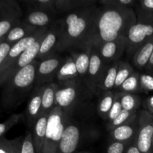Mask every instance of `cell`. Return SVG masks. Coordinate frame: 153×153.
Listing matches in <instances>:
<instances>
[{
  "label": "cell",
  "mask_w": 153,
  "mask_h": 153,
  "mask_svg": "<svg viewBox=\"0 0 153 153\" xmlns=\"http://www.w3.org/2000/svg\"><path fill=\"white\" fill-rule=\"evenodd\" d=\"M100 11V8L93 5L69 13L64 17L60 22L61 35L58 52L91 46Z\"/></svg>",
  "instance_id": "6da1fadb"
},
{
  "label": "cell",
  "mask_w": 153,
  "mask_h": 153,
  "mask_svg": "<svg viewBox=\"0 0 153 153\" xmlns=\"http://www.w3.org/2000/svg\"><path fill=\"white\" fill-rule=\"evenodd\" d=\"M136 22L137 15L131 7H104L99 13L92 44L99 47L105 43L126 38Z\"/></svg>",
  "instance_id": "7a4b0ae2"
},
{
  "label": "cell",
  "mask_w": 153,
  "mask_h": 153,
  "mask_svg": "<svg viewBox=\"0 0 153 153\" xmlns=\"http://www.w3.org/2000/svg\"><path fill=\"white\" fill-rule=\"evenodd\" d=\"M38 64L39 61L35 60L10 76L3 84L0 99L3 109H15L27 98L32 88H34Z\"/></svg>",
  "instance_id": "3957f363"
},
{
  "label": "cell",
  "mask_w": 153,
  "mask_h": 153,
  "mask_svg": "<svg viewBox=\"0 0 153 153\" xmlns=\"http://www.w3.org/2000/svg\"><path fill=\"white\" fill-rule=\"evenodd\" d=\"M92 95L80 79L60 82L56 91V105L68 113Z\"/></svg>",
  "instance_id": "277c9868"
},
{
  "label": "cell",
  "mask_w": 153,
  "mask_h": 153,
  "mask_svg": "<svg viewBox=\"0 0 153 153\" xmlns=\"http://www.w3.org/2000/svg\"><path fill=\"white\" fill-rule=\"evenodd\" d=\"M137 22L128 31L126 36V52L129 57L153 37V14L137 9Z\"/></svg>",
  "instance_id": "5b68a950"
},
{
  "label": "cell",
  "mask_w": 153,
  "mask_h": 153,
  "mask_svg": "<svg viewBox=\"0 0 153 153\" xmlns=\"http://www.w3.org/2000/svg\"><path fill=\"white\" fill-rule=\"evenodd\" d=\"M68 114L55 106L48 117L47 128L42 153H58L63 131L69 122Z\"/></svg>",
  "instance_id": "8992f818"
},
{
  "label": "cell",
  "mask_w": 153,
  "mask_h": 153,
  "mask_svg": "<svg viewBox=\"0 0 153 153\" xmlns=\"http://www.w3.org/2000/svg\"><path fill=\"white\" fill-rule=\"evenodd\" d=\"M106 67V63L102 58L99 49L92 44L89 68L83 82L92 95H99V85Z\"/></svg>",
  "instance_id": "52a82bcc"
},
{
  "label": "cell",
  "mask_w": 153,
  "mask_h": 153,
  "mask_svg": "<svg viewBox=\"0 0 153 153\" xmlns=\"http://www.w3.org/2000/svg\"><path fill=\"white\" fill-rule=\"evenodd\" d=\"M137 133L134 143L140 153H153V115L146 110L137 117Z\"/></svg>",
  "instance_id": "ba28073f"
},
{
  "label": "cell",
  "mask_w": 153,
  "mask_h": 153,
  "mask_svg": "<svg viewBox=\"0 0 153 153\" xmlns=\"http://www.w3.org/2000/svg\"><path fill=\"white\" fill-rule=\"evenodd\" d=\"M49 28L47 26L44 27V28H39L37 31L33 33L31 35L27 36L25 38L22 39L17 43L13 44L10 49V52H9L8 55L6 57L5 60L4 61L3 64L0 67V78L6 72V70L12 65L13 62L26 50L27 49L32 46L40 37L46 34V33L49 31Z\"/></svg>",
  "instance_id": "9c48e42d"
},
{
  "label": "cell",
  "mask_w": 153,
  "mask_h": 153,
  "mask_svg": "<svg viewBox=\"0 0 153 153\" xmlns=\"http://www.w3.org/2000/svg\"><path fill=\"white\" fill-rule=\"evenodd\" d=\"M66 60L55 55L39 63L36 75L34 89L40 88L47 84L52 83L57 73Z\"/></svg>",
  "instance_id": "30bf717a"
},
{
  "label": "cell",
  "mask_w": 153,
  "mask_h": 153,
  "mask_svg": "<svg viewBox=\"0 0 153 153\" xmlns=\"http://www.w3.org/2000/svg\"><path fill=\"white\" fill-rule=\"evenodd\" d=\"M48 33V32H47ZM46 33V34H47ZM44 34L42 37H40L34 44L31 46H30L28 49H27L12 64V65L6 70L5 73L2 75L1 78H0V87L2 86L3 84L5 82V81L8 79L10 76L13 75L14 73H17L20 70L23 69L26 66L29 65L30 64L35 61L37 59V57L38 55L39 51H40V46H41L42 41H43V38L46 35Z\"/></svg>",
  "instance_id": "8fae6325"
},
{
  "label": "cell",
  "mask_w": 153,
  "mask_h": 153,
  "mask_svg": "<svg viewBox=\"0 0 153 153\" xmlns=\"http://www.w3.org/2000/svg\"><path fill=\"white\" fill-rule=\"evenodd\" d=\"M61 35V25L58 22V24L55 25L49 30L43 38L36 60H41L42 61L55 55V52L58 51L59 46Z\"/></svg>",
  "instance_id": "7c38bea8"
},
{
  "label": "cell",
  "mask_w": 153,
  "mask_h": 153,
  "mask_svg": "<svg viewBox=\"0 0 153 153\" xmlns=\"http://www.w3.org/2000/svg\"><path fill=\"white\" fill-rule=\"evenodd\" d=\"M80 130L75 124L69 123L66 126L58 147V153H74L79 146Z\"/></svg>",
  "instance_id": "4fadbf2b"
},
{
  "label": "cell",
  "mask_w": 153,
  "mask_h": 153,
  "mask_svg": "<svg viewBox=\"0 0 153 153\" xmlns=\"http://www.w3.org/2000/svg\"><path fill=\"white\" fill-rule=\"evenodd\" d=\"M126 38H121L114 41L105 43L97 47L102 58L105 63L117 61L124 52H126Z\"/></svg>",
  "instance_id": "5bb4252c"
},
{
  "label": "cell",
  "mask_w": 153,
  "mask_h": 153,
  "mask_svg": "<svg viewBox=\"0 0 153 153\" xmlns=\"http://www.w3.org/2000/svg\"><path fill=\"white\" fill-rule=\"evenodd\" d=\"M45 85L40 88L34 89L28 101L26 108V117L28 124L32 125L35 123L37 120L40 117V110L42 105V97Z\"/></svg>",
  "instance_id": "9a60e30c"
},
{
  "label": "cell",
  "mask_w": 153,
  "mask_h": 153,
  "mask_svg": "<svg viewBox=\"0 0 153 153\" xmlns=\"http://www.w3.org/2000/svg\"><path fill=\"white\" fill-rule=\"evenodd\" d=\"M137 119L134 122L125 124L117 127L111 131V136L114 141L121 142L123 143H129L130 141L135 142L137 133Z\"/></svg>",
  "instance_id": "2e32d148"
},
{
  "label": "cell",
  "mask_w": 153,
  "mask_h": 153,
  "mask_svg": "<svg viewBox=\"0 0 153 153\" xmlns=\"http://www.w3.org/2000/svg\"><path fill=\"white\" fill-rule=\"evenodd\" d=\"M49 114L41 115L34 124L33 128V143L36 153H42L47 128Z\"/></svg>",
  "instance_id": "e0dca14e"
},
{
  "label": "cell",
  "mask_w": 153,
  "mask_h": 153,
  "mask_svg": "<svg viewBox=\"0 0 153 153\" xmlns=\"http://www.w3.org/2000/svg\"><path fill=\"white\" fill-rule=\"evenodd\" d=\"M38 29V28L29 25L25 21H21L19 24L13 27L10 31L4 36V41L11 44H15L20 40L26 37L27 36L32 34Z\"/></svg>",
  "instance_id": "ac0fdd59"
},
{
  "label": "cell",
  "mask_w": 153,
  "mask_h": 153,
  "mask_svg": "<svg viewBox=\"0 0 153 153\" xmlns=\"http://www.w3.org/2000/svg\"><path fill=\"white\" fill-rule=\"evenodd\" d=\"M119 64L120 61H115L105 67L99 85V95L106 91H111L112 89H114Z\"/></svg>",
  "instance_id": "d6986e66"
},
{
  "label": "cell",
  "mask_w": 153,
  "mask_h": 153,
  "mask_svg": "<svg viewBox=\"0 0 153 153\" xmlns=\"http://www.w3.org/2000/svg\"><path fill=\"white\" fill-rule=\"evenodd\" d=\"M58 89V84L52 82L45 85L42 97V105L40 116L45 114H49L51 111L56 105V91Z\"/></svg>",
  "instance_id": "ffe728a7"
},
{
  "label": "cell",
  "mask_w": 153,
  "mask_h": 153,
  "mask_svg": "<svg viewBox=\"0 0 153 153\" xmlns=\"http://www.w3.org/2000/svg\"><path fill=\"white\" fill-rule=\"evenodd\" d=\"M92 46V45H91ZM91 46L82 49V52H77L73 55V59L77 68L79 77L84 82L89 68L90 59H91Z\"/></svg>",
  "instance_id": "44dd1931"
},
{
  "label": "cell",
  "mask_w": 153,
  "mask_h": 153,
  "mask_svg": "<svg viewBox=\"0 0 153 153\" xmlns=\"http://www.w3.org/2000/svg\"><path fill=\"white\" fill-rule=\"evenodd\" d=\"M153 52V37L134 53L133 63L138 69H146Z\"/></svg>",
  "instance_id": "7402d4cb"
},
{
  "label": "cell",
  "mask_w": 153,
  "mask_h": 153,
  "mask_svg": "<svg viewBox=\"0 0 153 153\" xmlns=\"http://www.w3.org/2000/svg\"><path fill=\"white\" fill-rule=\"evenodd\" d=\"M22 16V10L16 1L0 0V22Z\"/></svg>",
  "instance_id": "603a6c76"
},
{
  "label": "cell",
  "mask_w": 153,
  "mask_h": 153,
  "mask_svg": "<svg viewBox=\"0 0 153 153\" xmlns=\"http://www.w3.org/2000/svg\"><path fill=\"white\" fill-rule=\"evenodd\" d=\"M56 79L59 82L79 79L76 64L73 58H68L58 70Z\"/></svg>",
  "instance_id": "cb8c5ba5"
},
{
  "label": "cell",
  "mask_w": 153,
  "mask_h": 153,
  "mask_svg": "<svg viewBox=\"0 0 153 153\" xmlns=\"http://www.w3.org/2000/svg\"><path fill=\"white\" fill-rule=\"evenodd\" d=\"M96 3L93 0H55L56 13H64L80 7H88Z\"/></svg>",
  "instance_id": "d4e9b609"
},
{
  "label": "cell",
  "mask_w": 153,
  "mask_h": 153,
  "mask_svg": "<svg viewBox=\"0 0 153 153\" xmlns=\"http://www.w3.org/2000/svg\"><path fill=\"white\" fill-rule=\"evenodd\" d=\"M51 20L49 13L40 10H35L28 13L25 22L36 28H44L47 26Z\"/></svg>",
  "instance_id": "484cf974"
},
{
  "label": "cell",
  "mask_w": 153,
  "mask_h": 153,
  "mask_svg": "<svg viewBox=\"0 0 153 153\" xmlns=\"http://www.w3.org/2000/svg\"><path fill=\"white\" fill-rule=\"evenodd\" d=\"M115 93L113 91H106L100 94V99L98 104L99 115L102 119L107 120L111 108L114 101Z\"/></svg>",
  "instance_id": "4316f807"
},
{
  "label": "cell",
  "mask_w": 153,
  "mask_h": 153,
  "mask_svg": "<svg viewBox=\"0 0 153 153\" xmlns=\"http://www.w3.org/2000/svg\"><path fill=\"white\" fill-rule=\"evenodd\" d=\"M119 93L121 105L123 110L128 111H137L141 105V100L137 95L129 93Z\"/></svg>",
  "instance_id": "83f0119b"
},
{
  "label": "cell",
  "mask_w": 153,
  "mask_h": 153,
  "mask_svg": "<svg viewBox=\"0 0 153 153\" xmlns=\"http://www.w3.org/2000/svg\"><path fill=\"white\" fill-rule=\"evenodd\" d=\"M24 138L18 137L12 140L2 137L0 138V153H21Z\"/></svg>",
  "instance_id": "f1b7e54d"
},
{
  "label": "cell",
  "mask_w": 153,
  "mask_h": 153,
  "mask_svg": "<svg viewBox=\"0 0 153 153\" xmlns=\"http://www.w3.org/2000/svg\"><path fill=\"white\" fill-rule=\"evenodd\" d=\"M118 89L120 92L129 93V94L140 92V74L139 73L136 71L133 72Z\"/></svg>",
  "instance_id": "f546056e"
},
{
  "label": "cell",
  "mask_w": 153,
  "mask_h": 153,
  "mask_svg": "<svg viewBox=\"0 0 153 153\" xmlns=\"http://www.w3.org/2000/svg\"><path fill=\"white\" fill-rule=\"evenodd\" d=\"M137 117H138V114L137 111H128L123 109L117 117L111 123H108V129L112 131L117 127L134 122L137 119Z\"/></svg>",
  "instance_id": "4dcf8cb0"
},
{
  "label": "cell",
  "mask_w": 153,
  "mask_h": 153,
  "mask_svg": "<svg viewBox=\"0 0 153 153\" xmlns=\"http://www.w3.org/2000/svg\"><path fill=\"white\" fill-rule=\"evenodd\" d=\"M134 72L133 67L125 61H120L118 67L117 73L116 82H115L114 89H118L123 83L128 79L130 75Z\"/></svg>",
  "instance_id": "1f68e13d"
},
{
  "label": "cell",
  "mask_w": 153,
  "mask_h": 153,
  "mask_svg": "<svg viewBox=\"0 0 153 153\" xmlns=\"http://www.w3.org/2000/svg\"><path fill=\"white\" fill-rule=\"evenodd\" d=\"M23 118V114H13L10 115L5 121L0 123V138L4 137V134L9 131L12 127L19 123Z\"/></svg>",
  "instance_id": "d6a6232c"
},
{
  "label": "cell",
  "mask_w": 153,
  "mask_h": 153,
  "mask_svg": "<svg viewBox=\"0 0 153 153\" xmlns=\"http://www.w3.org/2000/svg\"><path fill=\"white\" fill-rule=\"evenodd\" d=\"M36 10H43L48 13H56L55 10V0H36L30 1Z\"/></svg>",
  "instance_id": "836d02e7"
},
{
  "label": "cell",
  "mask_w": 153,
  "mask_h": 153,
  "mask_svg": "<svg viewBox=\"0 0 153 153\" xmlns=\"http://www.w3.org/2000/svg\"><path fill=\"white\" fill-rule=\"evenodd\" d=\"M22 17H14L0 22V39L3 38L13 27L21 22Z\"/></svg>",
  "instance_id": "e575fe53"
},
{
  "label": "cell",
  "mask_w": 153,
  "mask_h": 153,
  "mask_svg": "<svg viewBox=\"0 0 153 153\" xmlns=\"http://www.w3.org/2000/svg\"><path fill=\"white\" fill-rule=\"evenodd\" d=\"M123 108L121 105L120 100L119 97V93L117 92L115 93L114 95V101L113 105H112L111 108L110 112L108 114V123H111L112 121L114 119H116L118 117V115L120 114V112L122 111Z\"/></svg>",
  "instance_id": "d590c367"
},
{
  "label": "cell",
  "mask_w": 153,
  "mask_h": 153,
  "mask_svg": "<svg viewBox=\"0 0 153 153\" xmlns=\"http://www.w3.org/2000/svg\"><path fill=\"white\" fill-rule=\"evenodd\" d=\"M104 7H131L135 1L134 0H102L100 1Z\"/></svg>",
  "instance_id": "8d00e7d4"
},
{
  "label": "cell",
  "mask_w": 153,
  "mask_h": 153,
  "mask_svg": "<svg viewBox=\"0 0 153 153\" xmlns=\"http://www.w3.org/2000/svg\"><path fill=\"white\" fill-rule=\"evenodd\" d=\"M140 91H153V76L148 74L140 75Z\"/></svg>",
  "instance_id": "74e56055"
},
{
  "label": "cell",
  "mask_w": 153,
  "mask_h": 153,
  "mask_svg": "<svg viewBox=\"0 0 153 153\" xmlns=\"http://www.w3.org/2000/svg\"><path fill=\"white\" fill-rule=\"evenodd\" d=\"M21 153H35L34 143H33L32 134L28 132L24 137L23 142L22 145Z\"/></svg>",
  "instance_id": "f35d334b"
},
{
  "label": "cell",
  "mask_w": 153,
  "mask_h": 153,
  "mask_svg": "<svg viewBox=\"0 0 153 153\" xmlns=\"http://www.w3.org/2000/svg\"><path fill=\"white\" fill-rule=\"evenodd\" d=\"M13 46V44L4 41V39L0 43V67L5 60L6 57L8 55L9 52H10V49Z\"/></svg>",
  "instance_id": "ab89813d"
},
{
  "label": "cell",
  "mask_w": 153,
  "mask_h": 153,
  "mask_svg": "<svg viewBox=\"0 0 153 153\" xmlns=\"http://www.w3.org/2000/svg\"><path fill=\"white\" fill-rule=\"evenodd\" d=\"M126 144L118 141H113L108 146L107 153H124Z\"/></svg>",
  "instance_id": "60d3db41"
},
{
  "label": "cell",
  "mask_w": 153,
  "mask_h": 153,
  "mask_svg": "<svg viewBox=\"0 0 153 153\" xmlns=\"http://www.w3.org/2000/svg\"><path fill=\"white\" fill-rule=\"evenodd\" d=\"M140 8L153 14V0H141L139 1Z\"/></svg>",
  "instance_id": "b9f144b4"
},
{
  "label": "cell",
  "mask_w": 153,
  "mask_h": 153,
  "mask_svg": "<svg viewBox=\"0 0 153 153\" xmlns=\"http://www.w3.org/2000/svg\"><path fill=\"white\" fill-rule=\"evenodd\" d=\"M145 106H146L147 111L153 115V96L146 99L145 101Z\"/></svg>",
  "instance_id": "7bdbcfd3"
},
{
  "label": "cell",
  "mask_w": 153,
  "mask_h": 153,
  "mask_svg": "<svg viewBox=\"0 0 153 153\" xmlns=\"http://www.w3.org/2000/svg\"><path fill=\"white\" fill-rule=\"evenodd\" d=\"M126 153H140V152L137 148V145L134 143V145H131L128 148Z\"/></svg>",
  "instance_id": "ee69618b"
},
{
  "label": "cell",
  "mask_w": 153,
  "mask_h": 153,
  "mask_svg": "<svg viewBox=\"0 0 153 153\" xmlns=\"http://www.w3.org/2000/svg\"><path fill=\"white\" fill-rule=\"evenodd\" d=\"M146 70H147V71L150 72L151 73H153V52H152V55H151V58L150 59H149V63H148V65L147 67H146Z\"/></svg>",
  "instance_id": "f6af8a7d"
},
{
  "label": "cell",
  "mask_w": 153,
  "mask_h": 153,
  "mask_svg": "<svg viewBox=\"0 0 153 153\" xmlns=\"http://www.w3.org/2000/svg\"><path fill=\"white\" fill-rule=\"evenodd\" d=\"M3 40H4V37H3V38H1V39H0V43H1V42Z\"/></svg>",
  "instance_id": "bcb514c9"
},
{
  "label": "cell",
  "mask_w": 153,
  "mask_h": 153,
  "mask_svg": "<svg viewBox=\"0 0 153 153\" xmlns=\"http://www.w3.org/2000/svg\"><path fill=\"white\" fill-rule=\"evenodd\" d=\"M79 153H89V152H79Z\"/></svg>",
  "instance_id": "7dc6e473"
},
{
  "label": "cell",
  "mask_w": 153,
  "mask_h": 153,
  "mask_svg": "<svg viewBox=\"0 0 153 153\" xmlns=\"http://www.w3.org/2000/svg\"><path fill=\"white\" fill-rule=\"evenodd\" d=\"M152 146H153V138H152Z\"/></svg>",
  "instance_id": "c3c4849f"
},
{
  "label": "cell",
  "mask_w": 153,
  "mask_h": 153,
  "mask_svg": "<svg viewBox=\"0 0 153 153\" xmlns=\"http://www.w3.org/2000/svg\"><path fill=\"white\" fill-rule=\"evenodd\" d=\"M152 74H153V73H152Z\"/></svg>",
  "instance_id": "681fc988"
}]
</instances>
